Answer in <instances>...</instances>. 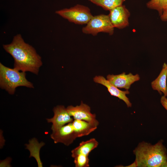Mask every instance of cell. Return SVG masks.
<instances>
[{"label": "cell", "instance_id": "5bb4252c", "mask_svg": "<svg viewBox=\"0 0 167 167\" xmlns=\"http://www.w3.org/2000/svg\"><path fill=\"white\" fill-rule=\"evenodd\" d=\"M98 142L94 138H92L80 143L79 145L73 149L71 151V156L73 158L79 154L89 155V153L98 146Z\"/></svg>", "mask_w": 167, "mask_h": 167}, {"label": "cell", "instance_id": "7c38bea8", "mask_svg": "<svg viewBox=\"0 0 167 167\" xmlns=\"http://www.w3.org/2000/svg\"><path fill=\"white\" fill-rule=\"evenodd\" d=\"M72 124L76 138L89 135L96 129L99 125V123L77 119H74Z\"/></svg>", "mask_w": 167, "mask_h": 167}, {"label": "cell", "instance_id": "3957f363", "mask_svg": "<svg viewBox=\"0 0 167 167\" xmlns=\"http://www.w3.org/2000/svg\"><path fill=\"white\" fill-rule=\"evenodd\" d=\"M6 67L0 63V86L10 94H13L16 88L24 86L33 88L32 84L26 77L25 72Z\"/></svg>", "mask_w": 167, "mask_h": 167}, {"label": "cell", "instance_id": "2e32d148", "mask_svg": "<svg viewBox=\"0 0 167 167\" xmlns=\"http://www.w3.org/2000/svg\"><path fill=\"white\" fill-rule=\"evenodd\" d=\"M146 5L149 9L157 11L161 16L164 8L167 7V0H151L147 3Z\"/></svg>", "mask_w": 167, "mask_h": 167}, {"label": "cell", "instance_id": "ba28073f", "mask_svg": "<svg viewBox=\"0 0 167 167\" xmlns=\"http://www.w3.org/2000/svg\"><path fill=\"white\" fill-rule=\"evenodd\" d=\"M109 11V15L114 28L123 29L129 25L130 13L125 5L117 7Z\"/></svg>", "mask_w": 167, "mask_h": 167}, {"label": "cell", "instance_id": "8992f818", "mask_svg": "<svg viewBox=\"0 0 167 167\" xmlns=\"http://www.w3.org/2000/svg\"><path fill=\"white\" fill-rule=\"evenodd\" d=\"M52 131L50 137L55 143H61L68 146L77 138L73 130L72 122Z\"/></svg>", "mask_w": 167, "mask_h": 167}, {"label": "cell", "instance_id": "4fadbf2b", "mask_svg": "<svg viewBox=\"0 0 167 167\" xmlns=\"http://www.w3.org/2000/svg\"><path fill=\"white\" fill-rule=\"evenodd\" d=\"M167 63H164L159 75L151 83L153 90L157 91L160 95L163 93L165 96H167Z\"/></svg>", "mask_w": 167, "mask_h": 167}, {"label": "cell", "instance_id": "9c48e42d", "mask_svg": "<svg viewBox=\"0 0 167 167\" xmlns=\"http://www.w3.org/2000/svg\"><path fill=\"white\" fill-rule=\"evenodd\" d=\"M53 111L54 113L53 117L46 119L48 122L52 123L51 128L52 131L71 122L74 120L69 115L64 106H57L54 108Z\"/></svg>", "mask_w": 167, "mask_h": 167}, {"label": "cell", "instance_id": "30bf717a", "mask_svg": "<svg viewBox=\"0 0 167 167\" xmlns=\"http://www.w3.org/2000/svg\"><path fill=\"white\" fill-rule=\"evenodd\" d=\"M107 79L118 88L128 90L131 85L139 81L140 77L139 74L133 75L130 73L126 74L124 72L117 75H108Z\"/></svg>", "mask_w": 167, "mask_h": 167}, {"label": "cell", "instance_id": "277c9868", "mask_svg": "<svg viewBox=\"0 0 167 167\" xmlns=\"http://www.w3.org/2000/svg\"><path fill=\"white\" fill-rule=\"evenodd\" d=\"M56 13L75 24H87L93 16L87 6L77 4L70 8L56 11Z\"/></svg>", "mask_w": 167, "mask_h": 167}, {"label": "cell", "instance_id": "ac0fdd59", "mask_svg": "<svg viewBox=\"0 0 167 167\" xmlns=\"http://www.w3.org/2000/svg\"><path fill=\"white\" fill-rule=\"evenodd\" d=\"M160 18L163 21H167V7L163 9L162 13L160 16Z\"/></svg>", "mask_w": 167, "mask_h": 167}, {"label": "cell", "instance_id": "52a82bcc", "mask_svg": "<svg viewBox=\"0 0 167 167\" xmlns=\"http://www.w3.org/2000/svg\"><path fill=\"white\" fill-rule=\"evenodd\" d=\"M69 115L74 119L84 120L87 122L99 123L96 119V115L91 112L90 107L81 101L79 105H70L66 108Z\"/></svg>", "mask_w": 167, "mask_h": 167}, {"label": "cell", "instance_id": "6da1fadb", "mask_svg": "<svg viewBox=\"0 0 167 167\" xmlns=\"http://www.w3.org/2000/svg\"><path fill=\"white\" fill-rule=\"evenodd\" d=\"M3 48L13 58L14 68L38 75L42 65L41 57L33 47L25 42L20 34L15 36L11 43L3 45Z\"/></svg>", "mask_w": 167, "mask_h": 167}, {"label": "cell", "instance_id": "9a60e30c", "mask_svg": "<svg viewBox=\"0 0 167 167\" xmlns=\"http://www.w3.org/2000/svg\"><path fill=\"white\" fill-rule=\"evenodd\" d=\"M96 5L109 11L122 5L125 0H88Z\"/></svg>", "mask_w": 167, "mask_h": 167}, {"label": "cell", "instance_id": "7a4b0ae2", "mask_svg": "<svg viewBox=\"0 0 167 167\" xmlns=\"http://www.w3.org/2000/svg\"><path fill=\"white\" fill-rule=\"evenodd\" d=\"M162 140L154 145L144 141L133 150L135 167H167V150Z\"/></svg>", "mask_w": 167, "mask_h": 167}, {"label": "cell", "instance_id": "e0dca14e", "mask_svg": "<svg viewBox=\"0 0 167 167\" xmlns=\"http://www.w3.org/2000/svg\"><path fill=\"white\" fill-rule=\"evenodd\" d=\"M74 162L76 167H88L89 166L88 156L79 154L73 158Z\"/></svg>", "mask_w": 167, "mask_h": 167}, {"label": "cell", "instance_id": "8fae6325", "mask_svg": "<svg viewBox=\"0 0 167 167\" xmlns=\"http://www.w3.org/2000/svg\"><path fill=\"white\" fill-rule=\"evenodd\" d=\"M93 81L105 87L111 95L117 97L123 101L128 107H131L132 104L126 96V95L130 93L128 90H121L102 76H95L93 78Z\"/></svg>", "mask_w": 167, "mask_h": 167}, {"label": "cell", "instance_id": "d6986e66", "mask_svg": "<svg viewBox=\"0 0 167 167\" xmlns=\"http://www.w3.org/2000/svg\"><path fill=\"white\" fill-rule=\"evenodd\" d=\"M160 102L163 106L167 111V98L166 96H162L161 97Z\"/></svg>", "mask_w": 167, "mask_h": 167}, {"label": "cell", "instance_id": "5b68a950", "mask_svg": "<svg viewBox=\"0 0 167 167\" xmlns=\"http://www.w3.org/2000/svg\"><path fill=\"white\" fill-rule=\"evenodd\" d=\"M114 30V27L109 15L104 14L93 16L82 29L84 33L94 36L100 32L107 33L111 35L113 34Z\"/></svg>", "mask_w": 167, "mask_h": 167}]
</instances>
